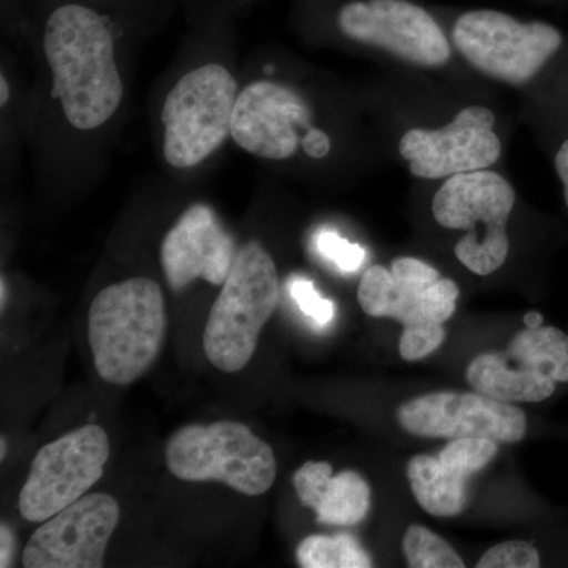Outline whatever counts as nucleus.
<instances>
[{"mask_svg":"<svg viewBox=\"0 0 568 568\" xmlns=\"http://www.w3.org/2000/svg\"><path fill=\"white\" fill-rule=\"evenodd\" d=\"M121 519L118 500L104 493L82 496L47 519L22 551L26 568H100Z\"/></svg>","mask_w":568,"mask_h":568,"instance_id":"13","label":"nucleus"},{"mask_svg":"<svg viewBox=\"0 0 568 568\" xmlns=\"http://www.w3.org/2000/svg\"><path fill=\"white\" fill-rule=\"evenodd\" d=\"M298 566L304 568H368L373 566L368 552L354 537L310 536L297 548Z\"/></svg>","mask_w":568,"mask_h":568,"instance_id":"19","label":"nucleus"},{"mask_svg":"<svg viewBox=\"0 0 568 568\" xmlns=\"http://www.w3.org/2000/svg\"><path fill=\"white\" fill-rule=\"evenodd\" d=\"M237 82L220 63L197 67L164 100V159L179 170L203 163L233 133Z\"/></svg>","mask_w":568,"mask_h":568,"instance_id":"7","label":"nucleus"},{"mask_svg":"<svg viewBox=\"0 0 568 568\" xmlns=\"http://www.w3.org/2000/svg\"><path fill=\"white\" fill-rule=\"evenodd\" d=\"M290 294L295 304L298 305L301 312L310 320L315 321L316 325L324 327L334 321L335 305L334 302L321 297L317 293L315 284L304 276H294L290 282Z\"/></svg>","mask_w":568,"mask_h":568,"instance_id":"25","label":"nucleus"},{"mask_svg":"<svg viewBox=\"0 0 568 568\" xmlns=\"http://www.w3.org/2000/svg\"><path fill=\"white\" fill-rule=\"evenodd\" d=\"M233 235L205 204H194L168 231L160 261L171 290L179 293L194 280L223 286L235 260Z\"/></svg>","mask_w":568,"mask_h":568,"instance_id":"16","label":"nucleus"},{"mask_svg":"<svg viewBox=\"0 0 568 568\" xmlns=\"http://www.w3.org/2000/svg\"><path fill=\"white\" fill-rule=\"evenodd\" d=\"M541 323H544V316H541L540 313L529 312L528 315L525 316L526 327H540Z\"/></svg>","mask_w":568,"mask_h":568,"instance_id":"29","label":"nucleus"},{"mask_svg":"<svg viewBox=\"0 0 568 568\" xmlns=\"http://www.w3.org/2000/svg\"><path fill=\"white\" fill-rule=\"evenodd\" d=\"M0 544H2V547H0V567H10L14 552V538L6 525L0 526Z\"/></svg>","mask_w":568,"mask_h":568,"instance_id":"28","label":"nucleus"},{"mask_svg":"<svg viewBox=\"0 0 568 568\" xmlns=\"http://www.w3.org/2000/svg\"><path fill=\"white\" fill-rule=\"evenodd\" d=\"M317 253L343 274H354L365 264L366 253L361 245L351 244L334 231H321L315 241Z\"/></svg>","mask_w":568,"mask_h":568,"instance_id":"22","label":"nucleus"},{"mask_svg":"<svg viewBox=\"0 0 568 568\" xmlns=\"http://www.w3.org/2000/svg\"><path fill=\"white\" fill-rule=\"evenodd\" d=\"M280 302L278 271L260 242L235 254L233 268L209 315L204 351L223 373L242 372L252 361L261 332Z\"/></svg>","mask_w":568,"mask_h":568,"instance_id":"3","label":"nucleus"},{"mask_svg":"<svg viewBox=\"0 0 568 568\" xmlns=\"http://www.w3.org/2000/svg\"><path fill=\"white\" fill-rule=\"evenodd\" d=\"M168 331L162 287L130 278L104 287L89 310V343L97 373L114 386H129L155 364Z\"/></svg>","mask_w":568,"mask_h":568,"instance_id":"2","label":"nucleus"},{"mask_svg":"<svg viewBox=\"0 0 568 568\" xmlns=\"http://www.w3.org/2000/svg\"><path fill=\"white\" fill-rule=\"evenodd\" d=\"M312 111L293 89L271 81L246 85L235 100L233 133L239 148L265 160L291 159L302 141L298 130Z\"/></svg>","mask_w":568,"mask_h":568,"instance_id":"15","label":"nucleus"},{"mask_svg":"<svg viewBox=\"0 0 568 568\" xmlns=\"http://www.w3.org/2000/svg\"><path fill=\"white\" fill-rule=\"evenodd\" d=\"M110 439L99 425H85L40 448L20 493L26 521L44 523L81 499L103 476Z\"/></svg>","mask_w":568,"mask_h":568,"instance_id":"9","label":"nucleus"},{"mask_svg":"<svg viewBox=\"0 0 568 568\" xmlns=\"http://www.w3.org/2000/svg\"><path fill=\"white\" fill-rule=\"evenodd\" d=\"M403 555L413 568H463L465 562L443 537L420 525H410L403 537Z\"/></svg>","mask_w":568,"mask_h":568,"instance_id":"20","label":"nucleus"},{"mask_svg":"<svg viewBox=\"0 0 568 568\" xmlns=\"http://www.w3.org/2000/svg\"><path fill=\"white\" fill-rule=\"evenodd\" d=\"M452 40L474 69L511 85L536 80L567 47L556 26L521 22L497 10L466 11L455 22Z\"/></svg>","mask_w":568,"mask_h":568,"instance_id":"6","label":"nucleus"},{"mask_svg":"<svg viewBox=\"0 0 568 568\" xmlns=\"http://www.w3.org/2000/svg\"><path fill=\"white\" fill-rule=\"evenodd\" d=\"M466 379L500 402H545L559 383H568V335L556 327H526L503 353L477 355Z\"/></svg>","mask_w":568,"mask_h":568,"instance_id":"8","label":"nucleus"},{"mask_svg":"<svg viewBox=\"0 0 568 568\" xmlns=\"http://www.w3.org/2000/svg\"><path fill=\"white\" fill-rule=\"evenodd\" d=\"M347 39L379 48L418 67H443L450 43L435 18L409 0H354L338 13Z\"/></svg>","mask_w":568,"mask_h":568,"instance_id":"10","label":"nucleus"},{"mask_svg":"<svg viewBox=\"0 0 568 568\" xmlns=\"http://www.w3.org/2000/svg\"><path fill=\"white\" fill-rule=\"evenodd\" d=\"M406 474L417 503L433 517H455L465 510L467 480L439 458L417 455L407 463Z\"/></svg>","mask_w":568,"mask_h":568,"instance_id":"18","label":"nucleus"},{"mask_svg":"<svg viewBox=\"0 0 568 568\" xmlns=\"http://www.w3.org/2000/svg\"><path fill=\"white\" fill-rule=\"evenodd\" d=\"M555 168L559 181L562 183L564 201H566L568 207V136L560 142L558 152H556Z\"/></svg>","mask_w":568,"mask_h":568,"instance_id":"27","label":"nucleus"},{"mask_svg":"<svg viewBox=\"0 0 568 568\" xmlns=\"http://www.w3.org/2000/svg\"><path fill=\"white\" fill-rule=\"evenodd\" d=\"M9 82H7L6 77H2L0 78V103H2V106H6L7 102H9Z\"/></svg>","mask_w":568,"mask_h":568,"instance_id":"30","label":"nucleus"},{"mask_svg":"<svg viewBox=\"0 0 568 568\" xmlns=\"http://www.w3.org/2000/svg\"><path fill=\"white\" fill-rule=\"evenodd\" d=\"M515 200L514 186L488 170L448 178L433 197L437 224L467 231L455 246V256L474 274H493L506 263L510 248L507 222Z\"/></svg>","mask_w":568,"mask_h":568,"instance_id":"5","label":"nucleus"},{"mask_svg":"<svg viewBox=\"0 0 568 568\" xmlns=\"http://www.w3.org/2000/svg\"><path fill=\"white\" fill-rule=\"evenodd\" d=\"M396 420L410 435L439 439L487 437L514 444L528 432L526 414L519 407L476 390L418 396L398 407Z\"/></svg>","mask_w":568,"mask_h":568,"instance_id":"12","label":"nucleus"},{"mask_svg":"<svg viewBox=\"0 0 568 568\" xmlns=\"http://www.w3.org/2000/svg\"><path fill=\"white\" fill-rule=\"evenodd\" d=\"M166 466L183 481H222L246 496H261L274 485V450L241 422L186 425L171 435Z\"/></svg>","mask_w":568,"mask_h":568,"instance_id":"4","label":"nucleus"},{"mask_svg":"<svg viewBox=\"0 0 568 568\" xmlns=\"http://www.w3.org/2000/svg\"><path fill=\"white\" fill-rule=\"evenodd\" d=\"M495 125L493 111L474 104L443 129L409 130L399 141V153L410 174L429 181L487 170L503 152Z\"/></svg>","mask_w":568,"mask_h":568,"instance_id":"14","label":"nucleus"},{"mask_svg":"<svg viewBox=\"0 0 568 568\" xmlns=\"http://www.w3.org/2000/svg\"><path fill=\"white\" fill-rule=\"evenodd\" d=\"M497 444L487 437H459L450 439L437 458L448 469L469 480L496 457Z\"/></svg>","mask_w":568,"mask_h":568,"instance_id":"21","label":"nucleus"},{"mask_svg":"<svg viewBox=\"0 0 568 568\" xmlns=\"http://www.w3.org/2000/svg\"><path fill=\"white\" fill-rule=\"evenodd\" d=\"M446 328L443 324L407 325L399 338V355L403 361L417 362L435 353L446 342Z\"/></svg>","mask_w":568,"mask_h":568,"instance_id":"23","label":"nucleus"},{"mask_svg":"<svg viewBox=\"0 0 568 568\" xmlns=\"http://www.w3.org/2000/svg\"><path fill=\"white\" fill-rule=\"evenodd\" d=\"M478 568H537L540 567L538 549L528 541H504L489 548L477 562Z\"/></svg>","mask_w":568,"mask_h":568,"instance_id":"24","label":"nucleus"},{"mask_svg":"<svg viewBox=\"0 0 568 568\" xmlns=\"http://www.w3.org/2000/svg\"><path fill=\"white\" fill-rule=\"evenodd\" d=\"M52 71V97L61 100L67 121L95 130L122 102L123 84L114 40L102 17L82 6H63L51 14L43 36Z\"/></svg>","mask_w":568,"mask_h":568,"instance_id":"1","label":"nucleus"},{"mask_svg":"<svg viewBox=\"0 0 568 568\" xmlns=\"http://www.w3.org/2000/svg\"><path fill=\"white\" fill-rule=\"evenodd\" d=\"M459 287L416 257H396L390 268L373 265L358 284V305L366 315L407 325L444 324L457 310Z\"/></svg>","mask_w":568,"mask_h":568,"instance_id":"11","label":"nucleus"},{"mask_svg":"<svg viewBox=\"0 0 568 568\" xmlns=\"http://www.w3.org/2000/svg\"><path fill=\"white\" fill-rule=\"evenodd\" d=\"M293 481L302 506L315 510L321 525L355 526L368 514L372 489L354 470L334 476L328 463L308 462L295 470Z\"/></svg>","mask_w":568,"mask_h":568,"instance_id":"17","label":"nucleus"},{"mask_svg":"<svg viewBox=\"0 0 568 568\" xmlns=\"http://www.w3.org/2000/svg\"><path fill=\"white\" fill-rule=\"evenodd\" d=\"M6 454H7L6 437H2V446H0V459L6 458Z\"/></svg>","mask_w":568,"mask_h":568,"instance_id":"32","label":"nucleus"},{"mask_svg":"<svg viewBox=\"0 0 568 568\" xmlns=\"http://www.w3.org/2000/svg\"><path fill=\"white\" fill-rule=\"evenodd\" d=\"M301 144L306 155L316 160L327 156L332 148L331 138H328L323 130L315 129V126H310V129L306 130L304 136H302Z\"/></svg>","mask_w":568,"mask_h":568,"instance_id":"26","label":"nucleus"},{"mask_svg":"<svg viewBox=\"0 0 568 568\" xmlns=\"http://www.w3.org/2000/svg\"><path fill=\"white\" fill-rule=\"evenodd\" d=\"M6 287H7L6 280L2 278V283H0V290H2V294H0V301H2V308H3V306H6V301H7Z\"/></svg>","mask_w":568,"mask_h":568,"instance_id":"31","label":"nucleus"}]
</instances>
